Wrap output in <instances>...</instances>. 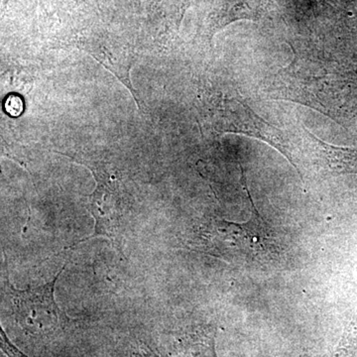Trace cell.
Returning <instances> with one entry per match:
<instances>
[{
	"label": "cell",
	"mask_w": 357,
	"mask_h": 357,
	"mask_svg": "<svg viewBox=\"0 0 357 357\" xmlns=\"http://www.w3.org/2000/svg\"><path fill=\"white\" fill-rule=\"evenodd\" d=\"M215 338V330L190 333L178 340L175 357H218Z\"/></svg>",
	"instance_id": "obj_4"
},
{
	"label": "cell",
	"mask_w": 357,
	"mask_h": 357,
	"mask_svg": "<svg viewBox=\"0 0 357 357\" xmlns=\"http://www.w3.org/2000/svg\"><path fill=\"white\" fill-rule=\"evenodd\" d=\"M0 347L7 357H28L9 340L3 328L0 330Z\"/></svg>",
	"instance_id": "obj_6"
},
{
	"label": "cell",
	"mask_w": 357,
	"mask_h": 357,
	"mask_svg": "<svg viewBox=\"0 0 357 357\" xmlns=\"http://www.w3.org/2000/svg\"><path fill=\"white\" fill-rule=\"evenodd\" d=\"M81 164L88 167L96 178L95 191L89 196L86 204V208L95 220V229L91 236L77 241L70 248L89 239L105 237L117 253L124 258L129 208L121 180L115 171L100 162L83 160Z\"/></svg>",
	"instance_id": "obj_2"
},
{
	"label": "cell",
	"mask_w": 357,
	"mask_h": 357,
	"mask_svg": "<svg viewBox=\"0 0 357 357\" xmlns=\"http://www.w3.org/2000/svg\"><path fill=\"white\" fill-rule=\"evenodd\" d=\"M248 196L251 204L248 220L232 222L220 217L206 218L192 229L188 246L248 269L267 270L283 262L288 250L283 236L265 222Z\"/></svg>",
	"instance_id": "obj_1"
},
{
	"label": "cell",
	"mask_w": 357,
	"mask_h": 357,
	"mask_svg": "<svg viewBox=\"0 0 357 357\" xmlns=\"http://www.w3.org/2000/svg\"><path fill=\"white\" fill-rule=\"evenodd\" d=\"M65 268L66 265L44 285L17 290L9 281L6 263L2 273V300L16 323L28 335L41 337L53 335L67 321V316L55 300L56 282Z\"/></svg>",
	"instance_id": "obj_3"
},
{
	"label": "cell",
	"mask_w": 357,
	"mask_h": 357,
	"mask_svg": "<svg viewBox=\"0 0 357 357\" xmlns=\"http://www.w3.org/2000/svg\"><path fill=\"white\" fill-rule=\"evenodd\" d=\"M325 162L332 172L357 174V148L326 149Z\"/></svg>",
	"instance_id": "obj_5"
},
{
	"label": "cell",
	"mask_w": 357,
	"mask_h": 357,
	"mask_svg": "<svg viewBox=\"0 0 357 357\" xmlns=\"http://www.w3.org/2000/svg\"><path fill=\"white\" fill-rule=\"evenodd\" d=\"M134 357H158L156 354H152L150 351H143L141 354H136Z\"/></svg>",
	"instance_id": "obj_7"
}]
</instances>
